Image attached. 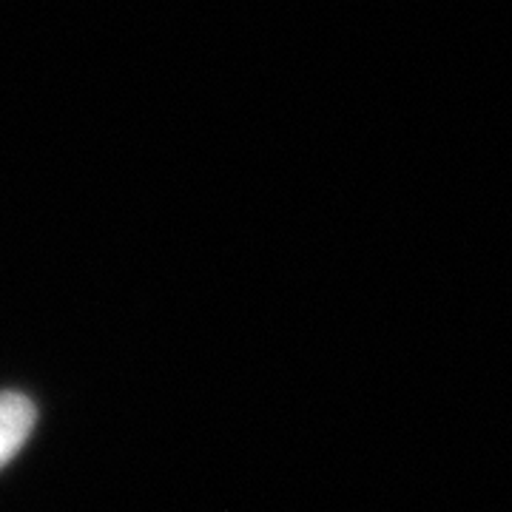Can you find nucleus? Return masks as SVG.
I'll return each mask as SVG.
<instances>
[{
    "instance_id": "f257e3e1",
    "label": "nucleus",
    "mask_w": 512,
    "mask_h": 512,
    "mask_svg": "<svg viewBox=\"0 0 512 512\" xmlns=\"http://www.w3.org/2000/svg\"><path fill=\"white\" fill-rule=\"evenodd\" d=\"M35 424V407L18 393H0V464L18 453Z\"/></svg>"
}]
</instances>
